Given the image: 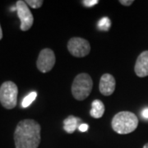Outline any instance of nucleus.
<instances>
[{"label": "nucleus", "mask_w": 148, "mask_h": 148, "mask_svg": "<svg viewBox=\"0 0 148 148\" xmlns=\"http://www.w3.org/2000/svg\"><path fill=\"white\" fill-rule=\"evenodd\" d=\"M40 125L33 119L18 123L14 132L16 148H38L40 143Z\"/></svg>", "instance_id": "obj_1"}, {"label": "nucleus", "mask_w": 148, "mask_h": 148, "mask_svg": "<svg viewBox=\"0 0 148 148\" xmlns=\"http://www.w3.org/2000/svg\"><path fill=\"white\" fill-rule=\"evenodd\" d=\"M111 125L119 134H127L136 130L138 125V119L133 113L121 111L114 115Z\"/></svg>", "instance_id": "obj_2"}, {"label": "nucleus", "mask_w": 148, "mask_h": 148, "mask_svg": "<svg viewBox=\"0 0 148 148\" xmlns=\"http://www.w3.org/2000/svg\"><path fill=\"white\" fill-rule=\"evenodd\" d=\"M93 87V82L87 73L78 74L72 84V94L77 101H83L90 95Z\"/></svg>", "instance_id": "obj_3"}, {"label": "nucleus", "mask_w": 148, "mask_h": 148, "mask_svg": "<svg viewBox=\"0 0 148 148\" xmlns=\"http://www.w3.org/2000/svg\"><path fill=\"white\" fill-rule=\"evenodd\" d=\"M18 88L16 85L8 81L0 86V103L7 110L15 108L17 103Z\"/></svg>", "instance_id": "obj_4"}, {"label": "nucleus", "mask_w": 148, "mask_h": 148, "mask_svg": "<svg viewBox=\"0 0 148 148\" xmlns=\"http://www.w3.org/2000/svg\"><path fill=\"white\" fill-rule=\"evenodd\" d=\"M68 49L72 55L77 58H82L90 53V43L83 38L73 37L69 40Z\"/></svg>", "instance_id": "obj_5"}, {"label": "nucleus", "mask_w": 148, "mask_h": 148, "mask_svg": "<svg viewBox=\"0 0 148 148\" xmlns=\"http://www.w3.org/2000/svg\"><path fill=\"white\" fill-rule=\"evenodd\" d=\"M16 10L21 21V30L23 32H27L32 27L34 22V17L32 12L29 9L26 2L22 0L16 2Z\"/></svg>", "instance_id": "obj_6"}, {"label": "nucleus", "mask_w": 148, "mask_h": 148, "mask_svg": "<svg viewBox=\"0 0 148 148\" xmlns=\"http://www.w3.org/2000/svg\"><path fill=\"white\" fill-rule=\"evenodd\" d=\"M55 61V54L53 50L48 48L44 49L39 53L36 62L37 69L44 73H49L53 68Z\"/></svg>", "instance_id": "obj_7"}, {"label": "nucleus", "mask_w": 148, "mask_h": 148, "mask_svg": "<svg viewBox=\"0 0 148 148\" xmlns=\"http://www.w3.org/2000/svg\"><path fill=\"white\" fill-rule=\"evenodd\" d=\"M115 79L111 74L106 73L101 77L99 89L103 95H111L115 90Z\"/></svg>", "instance_id": "obj_8"}, {"label": "nucleus", "mask_w": 148, "mask_h": 148, "mask_svg": "<svg viewBox=\"0 0 148 148\" xmlns=\"http://www.w3.org/2000/svg\"><path fill=\"white\" fill-rule=\"evenodd\" d=\"M135 73L139 77H145L148 76V50L143 51L137 58L135 67Z\"/></svg>", "instance_id": "obj_9"}, {"label": "nucleus", "mask_w": 148, "mask_h": 148, "mask_svg": "<svg viewBox=\"0 0 148 148\" xmlns=\"http://www.w3.org/2000/svg\"><path fill=\"white\" fill-rule=\"evenodd\" d=\"M92 109L90 110V115L95 119H100L105 113V106L100 100H95L92 102Z\"/></svg>", "instance_id": "obj_10"}, {"label": "nucleus", "mask_w": 148, "mask_h": 148, "mask_svg": "<svg viewBox=\"0 0 148 148\" xmlns=\"http://www.w3.org/2000/svg\"><path fill=\"white\" fill-rule=\"evenodd\" d=\"M79 121L80 119L78 118H76L73 115H70L66 119H64V130L68 132V133H73L77 129V127H79L78 126Z\"/></svg>", "instance_id": "obj_11"}, {"label": "nucleus", "mask_w": 148, "mask_h": 148, "mask_svg": "<svg viewBox=\"0 0 148 148\" xmlns=\"http://www.w3.org/2000/svg\"><path fill=\"white\" fill-rule=\"evenodd\" d=\"M36 95L37 93L36 91L31 92L29 95H27V96L23 99L22 102H21V106H22V108H27L28 106H30V105L32 104V102L36 100Z\"/></svg>", "instance_id": "obj_12"}, {"label": "nucleus", "mask_w": 148, "mask_h": 148, "mask_svg": "<svg viewBox=\"0 0 148 148\" xmlns=\"http://www.w3.org/2000/svg\"><path fill=\"white\" fill-rule=\"evenodd\" d=\"M111 26V21L107 17V16H105L103 18H101V20L99 21V23H98V27L101 29V31H109L110 27Z\"/></svg>", "instance_id": "obj_13"}, {"label": "nucleus", "mask_w": 148, "mask_h": 148, "mask_svg": "<svg viewBox=\"0 0 148 148\" xmlns=\"http://www.w3.org/2000/svg\"><path fill=\"white\" fill-rule=\"evenodd\" d=\"M25 2L27 5L30 6L32 8H40L44 3L42 0H27Z\"/></svg>", "instance_id": "obj_14"}, {"label": "nucleus", "mask_w": 148, "mask_h": 148, "mask_svg": "<svg viewBox=\"0 0 148 148\" xmlns=\"http://www.w3.org/2000/svg\"><path fill=\"white\" fill-rule=\"evenodd\" d=\"M82 3L86 7H92V6L96 5L99 3V1L98 0H83L82 1Z\"/></svg>", "instance_id": "obj_15"}, {"label": "nucleus", "mask_w": 148, "mask_h": 148, "mask_svg": "<svg viewBox=\"0 0 148 148\" xmlns=\"http://www.w3.org/2000/svg\"><path fill=\"white\" fill-rule=\"evenodd\" d=\"M134 1L133 0H120L119 3H121L122 5L123 6H130L132 5V3Z\"/></svg>", "instance_id": "obj_16"}, {"label": "nucleus", "mask_w": 148, "mask_h": 148, "mask_svg": "<svg viewBox=\"0 0 148 148\" xmlns=\"http://www.w3.org/2000/svg\"><path fill=\"white\" fill-rule=\"evenodd\" d=\"M78 129H79L81 132H86V131H87V129H88V125L86 124V123H82V124L79 125Z\"/></svg>", "instance_id": "obj_17"}, {"label": "nucleus", "mask_w": 148, "mask_h": 148, "mask_svg": "<svg viewBox=\"0 0 148 148\" xmlns=\"http://www.w3.org/2000/svg\"><path fill=\"white\" fill-rule=\"evenodd\" d=\"M142 116L144 119H148V108H145L143 111H142Z\"/></svg>", "instance_id": "obj_18"}, {"label": "nucleus", "mask_w": 148, "mask_h": 148, "mask_svg": "<svg viewBox=\"0 0 148 148\" xmlns=\"http://www.w3.org/2000/svg\"><path fill=\"white\" fill-rule=\"evenodd\" d=\"M3 38V31H2V27H1V25H0V40H2Z\"/></svg>", "instance_id": "obj_19"}, {"label": "nucleus", "mask_w": 148, "mask_h": 148, "mask_svg": "<svg viewBox=\"0 0 148 148\" xmlns=\"http://www.w3.org/2000/svg\"><path fill=\"white\" fill-rule=\"evenodd\" d=\"M143 148H148V143L145 144V145H144V147H143Z\"/></svg>", "instance_id": "obj_20"}]
</instances>
